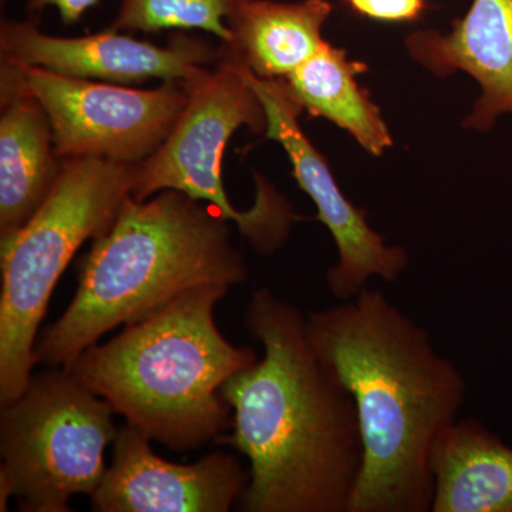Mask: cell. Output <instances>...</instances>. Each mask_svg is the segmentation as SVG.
Segmentation results:
<instances>
[{"instance_id":"9","label":"cell","mask_w":512,"mask_h":512,"mask_svg":"<svg viewBox=\"0 0 512 512\" xmlns=\"http://www.w3.org/2000/svg\"><path fill=\"white\" fill-rule=\"evenodd\" d=\"M266 113L265 137L284 147L293 177L316 205V220L322 222L338 249V261L329 268L326 284L338 301H349L379 276L394 282L406 271L409 255L399 245H389L370 227L366 211L360 210L340 190L328 160L303 133L299 117L302 107L293 99L284 79H261L251 72Z\"/></svg>"},{"instance_id":"11","label":"cell","mask_w":512,"mask_h":512,"mask_svg":"<svg viewBox=\"0 0 512 512\" xmlns=\"http://www.w3.org/2000/svg\"><path fill=\"white\" fill-rule=\"evenodd\" d=\"M150 437L127 423L114 440L113 460L92 495L97 512H228L249 483L232 454L214 451L192 464L154 453Z\"/></svg>"},{"instance_id":"19","label":"cell","mask_w":512,"mask_h":512,"mask_svg":"<svg viewBox=\"0 0 512 512\" xmlns=\"http://www.w3.org/2000/svg\"><path fill=\"white\" fill-rule=\"evenodd\" d=\"M100 0H28L29 13L42 12L46 8H56L60 19L66 25H74L83 18L87 10L94 8Z\"/></svg>"},{"instance_id":"2","label":"cell","mask_w":512,"mask_h":512,"mask_svg":"<svg viewBox=\"0 0 512 512\" xmlns=\"http://www.w3.org/2000/svg\"><path fill=\"white\" fill-rule=\"evenodd\" d=\"M308 330L355 400L363 468L348 512H431V451L466 403L461 370L373 289L311 313Z\"/></svg>"},{"instance_id":"13","label":"cell","mask_w":512,"mask_h":512,"mask_svg":"<svg viewBox=\"0 0 512 512\" xmlns=\"http://www.w3.org/2000/svg\"><path fill=\"white\" fill-rule=\"evenodd\" d=\"M0 116V238L22 228L55 187L63 160L49 117L2 63Z\"/></svg>"},{"instance_id":"12","label":"cell","mask_w":512,"mask_h":512,"mask_svg":"<svg viewBox=\"0 0 512 512\" xmlns=\"http://www.w3.org/2000/svg\"><path fill=\"white\" fill-rule=\"evenodd\" d=\"M414 62L437 77L468 74L480 86L467 130L488 133L500 117H512V0H473L448 33L421 29L404 40Z\"/></svg>"},{"instance_id":"1","label":"cell","mask_w":512,"mask_h":512,"mask_svg":"<svg viewBox=\"0 0 512 512\" xmlns=\"http://www.w3.org/2000/svg\"><path fill=\"white\" fill-rule=\"evenodd\" d=\"M244 320L264 356L222 386L232 426L215 440L248 458L239 510L348 512L363 468L355 400L291 302L258 289Z\"/></svg>"},{"instance_id":"8","label":"cell","mask_w":512,"mask_h":512,"mask_svg":"<svg viewBox=\"0 0 512 512\" xmlns=\"http://www.w3.org/2000/svg\"><path fill=\"white\" fill-rule=\"evenodd\" d=\"M19 83L49 117L57 154L140 164L164 143L181 116L188 92L181 82L156 89L62 76L28 64L8 63Z\"/></svg>"},{"instance_id":"3","label":"cell","mask_w":512,"mask_h":512,"mask_svg":"<svg viewBox=\"0 0 512 512\" xmlns=\"http://www.w3.org/2000/svg\"><path fill=\"white\" fill-rule=\"evenodd\" d=\"M228 222L214 205L181 191L127 197L84 256L76 295L37 343V363L67 369L110 330L156 315L190 289L247 281Z\"/></svg>"},{"instance_id":"14","label":"cell","mask_w":512,"mask_h":512,"mask_svg":"<svg viewBox=\"0 0 512 512\" xmlns=\"http://www.w3.org/2000/svg\"><path fill=\"white\" fill-rule=\"evenodd\" d=\"M431 512H512V447L480 420L458 419L431 451Z\"/></svg>"},{"instance_id":"7","label":"cell","mask_w":512,"mask_h":512,"mask_svg":"<svg viewBox=\"0 0 512 512\" xmlns=\"http://www.w3.org/2000/svg\"><path fill=\"white\" fill-rule=\"evenodd\" d=\"M113 414L64 367L33 375L0 412V511L12 497L26 512H69L74 495L92 497L119 434Z\"/></svg>"},{"instance_id":"18","label":"cell","mask_w":512,"mask_h":512,"mask_svg":"<svg viewBox=\"0 0 512 512\" xmlns=\"http://www.w3.org/2000/svg\"><path fill=\"white\" fill-rule=\"evenodd\" d=\"M350 10L379 22H414L426 9V0H345Z\"/></svg>"},{"instance_id":"17","label":"cell","mask_w":512,"mask_h":512,"mask_svg":"<svg viewBox=\"0 0 512 512\" xmlns=\"http://www.w3.org/2000/svg\"><path fill=\"white\" fill-rule=\"evenodd\" d=\"M244 0H120L119 12L110 29L119 32L202 30L232 42L228 19Z\"/></svg>"},{"instance_id":"4","label":"cell","mask_w":512,"mask_h":512,"mask_svg":"<svg viewBox=\"0 0 512 512\" xmlns=\"http://www.w3.org/2000/svg\"><path fill=\"white\" fill-rule=\"evenodd\" d=\"M228 291L190 289L104 345L90 346L67 370L170 450L215 443L232 426L222 386L258 362L251 346L232 345L215 322V306Z\"/></svg>"},{"instance_id":"6","label":"cell","mask_w":512,"mask_h":512,"mask_svg":"<svg viewBox=\"0 0 512 512\" xmlns=\"http://www.w3.org/2000/svg\"><path fill=\"white\" fill-rule=\"evenodd\" d=\"M214 67L183 83L188 101L164 143L136 164L131 197L148 200L158 192H184L214 205L237 225L259 255H272L284 247L293 224L302 221L274 185L255 174L254 205L239 211L229 201L222 181V160L229 138L239 127L252 133L266 131L264 104L251 80V70L227 47Z\"/></svg>"},{"instance_id":"16","label":"cell","mask_w":512,"mask_h":512,"mask_svg":"<svg viewBox=\"0 0 512 512\" xmlns=\"http://www.w3.org/2000/svg\"><path fill=\"white\" fill-rule=\"evenodd\" d=\"M366 70L365 63L350 60L346 50L325 40L284 80L303 110L332 121L370 156L382 157L393 146V137L379 107L357 83L356 77Z\"/></svg>"},{"instance_id":"5","label":"cell","mask_w":512,"mask_h":512,"mask_svg":"<svg viewBox=\"0 0 512 512\" xmlns=\"http://www.w3.org/2000/svg\"><path fill=\"white\" fill-rule=\"evenodd\" d=\"M136 164L64 158L49 197L22 228L0 238V404L25 392L50 296L74 254L116 221L133 191Z\"/></svg>"},{"instance_id":"15","label":"cell","mask_w":512,"mask_h":512,"mask_svg":"<svg viewBox=\"0 0 512 512\" xmlns=\"http://www.w3.org/2000/svg\"><path fill=\"white\" fill-rule=\"evenodd\" d=\"M328 0H244L228 28L232 50L261 79H285L318 52L322 29L332 15Z\"/></svg>"},{"instance_id":"10","label":"cell","mask_w":512,"mask_h":512,"mask_svg":"<svg viewBox=\"0 0 512 512\" xmlns=\"http://www.w3.org/2000/svg\"><path fill=\"white\" fill-rule=\"evenodd\" d=\"M2 62L28 64L76 79L113 84L191 82L221 59L207 40L178 36L168 46L123 35L119 30L80 37L50 36L29 20L0 23Z\"/></svg>"}]
</instances>
